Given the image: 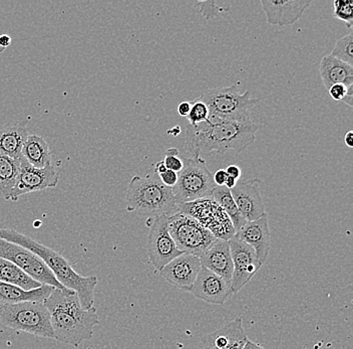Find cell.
Masks as SVG:
<instances>
[{
	"mask_svg": "<svg viewBox=\"0 0 353 349\" xmlns=\"http://www.w3.org/2000/svg\"><path fill=\"white\" fill-rule=\"evenodd\" d=\"M311 0L304 1H285V0H261L262 8L266 15L267 23L271 26H292L301 19L311 4Z\"/></svg>",
	"mask_w": 353,
	"mask_h": 349,
	"instance_id": "d6986e66",
	"label": "cell"
},
{
	"mask_svg": "<svg viewBox=\"0 0 353 349\" xmlns=\"http://www.w3.org/2000/svg\"><path fill=\"white\" fill-rule=\"evenodd\" d=\"M54 290V287L43 285L34 290L26 291L19 287L0 282V304H17L21 302H44Z\"/></svg>",
	"mask_w": 353,
	"mask_h": 349,
	"instance_id": "7402d4cb",
	"label": "cell"
},
{
	"mask_svg": "<svg viewBox=\"0 0 353 349\" xmlns=\"http://www.w3.org/2000/svg\"><path fill=\"white\" fill-rule=\"evenodd\" d=\"M201 266L230 282L233 275L230 246L228 240L217 238L215 243L200 257Z\"/></svg>",
	"mask_w": 353,
	"mask_h": 349,
	"instance_id": "ffe728a7",
	"label": "cell"
},
{
	"mask_svg": "<svg viewBox=\"0 0 353 349\" xmlns=\"http://www.w3.org/2000/svg\"><path fill=\"white\" fill-rule=\"evenodd\" d=\"M168 229L176 248L199 258L217 240L197 220L182 213L169 216Z\"/></svg>",
	"mask_w": 353,
	"mask_h": 349,
	"instance_id": "ba28073f",
	"label": "cell"
},
{
	"mask_svg": "<svg viewBox=\"0 0 353 349\" xmlns=\"http://www.w3.org/2000/svg\"><path fill=\"white\" fill-rule=\"evenodd\" d=\"M228 243L233 262L231 288L233 293H237L247 283L251 281L262 265L256 257L255 251L246 243L235 237V235L228 240Z\"/></svg>",
	"mask_w": 353,
	"mask_h": 349,
	"instance_id": "4fadbf2b",
	"label": "cell"
},
{
	"mask_svg": "<svg viewBox=\"0 0 353 349\" xmlns=\"http://www.w3.org/2000/svg\"><path fill=\"white\" fill-rule=\"evenodd\" d=\"M190 292L198 299L216 305H224L234 294L230 282L225 281L204 267H201L197 279Z\"/></svg>",
	"mask_w": 353,
	"mask_h": 349,
	"instance_id": "9a60e30c",
	"label": "cell"
},
{
	"mask_svg": "<svg viewBox=\"0 0 353 349\" xmlns=\"http://www.w3.org/2000/svg\"><path fill=\"white\" fill-rule=\"evenodd\" d=\"M334 17L345 23L348 28L353 24V1L352 0H335Z\"/></svg>",
	"mask_w": 353,
	"mask_h": 349,
	"instance_id": "f1b7e54d",
	"label": "cell"
},
{
	"mask_svg": "<svg viewBox=\"0 0 353 349\" xmlns=\"http://www.w3.org/2000/svg\"><path fill=\"white\" fill-rule=\"evenodd\" d=\"M43 304L50 314L54 339L79 346L94 337V326L99 324L98 312L96 308L83 309L74 290L54 288Z\"/></svg>",
	"mask_w": 353,
	"mask_h": 349,
	"instance_id": "7a4b0ae2",
	"label": "cell"
},
{
	"mask_svg": "<svg viewBox=\"0 0 353 349\" xmlns=\"http://www.w3.org/2000/svg\"><path fill=\"white\" fill-rule=\"evenodd\" d=\"M21 158L35 169L52 167V152L43 137L30 134L21 150Z\"/></svg>",
	"mask_w": 353,
	"mask_h": 349,
	"instance_id": "603a6c76",
	"label": "cell"
},
{
	"mask_svg": "<svg viewBox=\"0 0 353 349\" xmlns=\"http://www.w3.org/2000/svg\"><path fill=\"white\" fill-rule=\"evenodd\" d=\"M258 126L248 118L243 121H212L192 126L186 130L185 148L192 156L202 154L237 153L246 150L256 140Z\"/></svg>",
	"mask_w": 353,
	"mask_h": 349,
	"instance_id": "6da1fadb",
	"label": "cell"
},
{
	"mask_svg": "<svg viewBox=\"0 0 353 349\" xmlns=\"http://www.w3.org/2000/svg\"><path fill=\"white\" fill-rule=\"evenodd\" d=\"M125 202L128 211L149 218L178 213L173 189L163 185L156 173L143 178L134 176L128 187Z\"/></svg>",
	"mask_w": 353,
	"mask_h": 349,
	"instance_id": "277c9868",
	"label": "cell"
},
{
	"mask_svg": "<svg viewBox=\"0 0 353 349\" xmlns=\"http://www.w3.org/2000/svg\"><path fill=\"white\" fill-rule=\"evenodd\" d=\"M28 129L26 124L8 125L0 129V152L10 158L19 159L24 142L28 139Z\"/></svg>",
	"mask_w": 353,
	"mask_h": 349,
	"instance_id": "cb8c5ba5",
	"label": "cell"
},
{
	"mask_svg": "<svg viewBox=\"0 0 353 349\" xmlns=\"http://www.w3.org/2000/svg\"><path fill=\"white\" fill-rule=\"evenodd\" d=\"M165 170H167V167H165L164 161H159V162L157 163L156 167H154V173H156L157 176L163 173Z\"/></svg>",
	"mask_w": 353,
	"mask_h": 349,
	"instance_id": "ab89813d",
	"label": "cell"
},
{
	"mask_svg": "<svg viewBox=\"0 0 353 349\" xmlns=\"http://www.w3.org/2000/svg\"><path fill=\"white\" fill-rule=\"evenodd\" d=\"M342 103L345 104V105L350 106V107H352L353 106V85L347 87V92H346L345 97H344L343 100L341 101Z\"/></svg>",
	"mask_w": 353,
	"mask_h": 349,
	"instance_id": "74e56055",
	"label": "cell"
},
{
	"mask_svg": "<svg viewBox=\"0 0 353 349\" xmlns=\"http://www.w3.org/2000/svg\"><path fill=\"white\" fill-rule=\"evenodd\" d=\"M21 170V158H12L0 152V194L10 200V194Z\"/></svg>",
	"mask_w": 353,
	"mask_h": 349,
	"instance_id": "484cf974",
	"label": "cell"
},
{
	"mask_svg": "<svg viewBox=\"0 0 353 349\" xmlns=\"http://www.w3.org/2000/svg\"><path fill=\"white\" fill-rule=\"evenodd\" d=\"M328 91V94L331 98L334 101L341 102L345 97L346 92H347V87L342 85V84H335V85L331 86Z\"/></svg>",
	"mask_w": 353,
	"mask_h": 349,
	"instance_id": "d6a6232c",
	"label": "cell"
},
{
	"mask_svg": "<svg viewBox=\"0 0 353 349\" xmlns=\"http://www.w3.org/2000/svg\"><path fill=\"white\" fill-rule=\"evenodd\" d=\"M0 258L17 265L35 281L57 289H66L57 281L52 272L39 256L19 245L0 238Z\"/></svg>",
	"mask_w": 353,
	"mask_h": 349,
	"instance_id": "30bf717a",
	"label": "cell"
},
{
	"mask_svg": "<svg viewBox=\"0 0 353 349\" xmlns=\"http://www.w3.org/2000/svg\"><path fill=\"white\" fill-rule=\"evenodd\" d=\"M190 125L195 126L200 123L206 122L209 119V110L204 102L197 99L192 102L191 111L187 116Z\"/></svg>",
	"mask_w": 353,
	"mask_h": 349,
	"instance_id": "f546056e",
	"label": "cell"
},
{
	"mask_svg": "<svg viewBox=\"0 0 353 349\" xmlns=\"http://www.w3.org/2000/svg\"><path fill=\"white\" fill-rule=\"evenodd\" d=\"M158 178L165 187L173 189L178 181V173L173 170L167 169L163 173L159 174Z\"/></svg>",
	"mask_w": 353,
	"mask_h": 349,
	"instance_id": "1f68e13d",
	"label": "cell"
},
{
	"mask_svg": "<svg viewBox=\"0 0 353 349\" xmlns=\"http://www.w3.org/2000/svg\"><path fill=\"white\" fill-rule=\"evenodd\" d=\"M215 187L213 174L205 159L192 156L183 159V169L179 172L178 181L172 189L176 205H182L210 198Z\"/></svg>",
	"mask_w": 353,
	"mask_h": 349,
	"instance_id": "52a82bcc",
	"label": "cell"
},
{
	"mask_svg": "<svg viewBox=\"0 0 353 349\" xmlns=\"http://www.w3.org/2000/svg\"><path fill=\"white\" fill-rule=\"evenodd\" d=\"M211 198L222 207L223 211L230 218L235 232L239 231L243 225L246 224V220L243 218L241 213L238 209L237 205L234 202L230 189L225 187H216L212 191Z\"/></svg>",
	"mask_w": 353,
	"mask_h": 349,
	"instance_id": "4316f807",
	"label": "cell"
},
{
	"mask_svg": "<svg viewBox=\"0 0 353 349\" xmlns=\"http://www.w3.org/2000/svg\"><path fill=\"white\" fill-rule=\"evenodd\" d=\"M209 110V121H243L251 118L249 110L259 102L250 91L240 94L237 85L213 88L200 97Z\"/></svg>",
	"mask_w": 353,
	"mask_h": 349,
	"instance_id": "5b68a950",
	"label": "cell"
},
{
	"mask_svg": "<svg viewBox=\"0 0 353 349\" xmlns=\"http://www.w3.org/2000/svg\"><path fill=\"white\" fill-rule=\"evenodd\" d=\"M353 34L350 32L345 37H341L335 43L334 48L331 52V56L335 59L347 64V65L353 66Z\"/></svg>",
	"mask_w": 353,
	"mask_h": 349,
	"instance_id": "83f0119b",
	"label": "cell"
},
{
	"mask_svg": "<svg viewBox=\"0 0 353 349\" xmlns=\"http://www.w3.org/2000/svg\"><path fill=\"white\" fill-rule=\"evenodd\" d=\"M0 282L19 287L26 291L34 290L43 286V284L35 281L28 274L24 273L17 265L1 258H0Z\"/></svg>",
	"mask_w": 353,
	"mask_h": 349,
	"instance_id": "d4e9b609",
	"label": "cell"
},
{
	"mask_svg": "<svg viewBox=\"0 0 353 349\" xmlns=\"http://www.w3.org/2000/svg\"><path fill=\"white\" fill-rule=\"evenodd\" d=\"M260 183L259 178L241 180L237 181L230 191L234 202L246 222H252L266 214Z\"/></svg>",
	"mask_w": 353,
	"mask_h": 349,
	"instance_id": "5bb4252c",
	"label": "cell"
},
{
	"mask_svg": "<svg viewBox=\"0 0 353 349\" xmlns=\"http://www.w3.org/2000/svg\"><path fill=\"white\" fill-rule=\"evenodd\" d=\"M248 337L242 326V318H236L218 330L203 337L199 344L202 349H244Z\"/></svg>",
	"mask_w": 353,
	"mask_h": 349,
	"instance_id": "ac0fdd59",
	"label": "cell"
},
{
	"mask_svg": "<svg viewBox=\"0 0 353 349\" xmlns=\"http://www.w3.org/2000/svg\"><path fill=\"white\" fill-rule=\"evenodd\" d=\"M59 183V172L54 165L46 169H35L21 158V170L10 194V200L17 202L21 196L55 187Z\"/></svg>",
	"mask_w": 353,
	"mask_h": 349,
	"instance_id": "7c38bea8",
	"label": "cell"
},
{
	"mask_svg": "<svg viewBox=\"0 0 353 349\" xmlns=\"http://www.w3.org/2000/svg\"><path fill=\"white\" fill-rule=\"evenodd\" d=\"M319 72L322 82L327 90L335 84H342L346 87L353 85L352 66L335 59L331 55L322 57Z\"/></svg>",
	"mask_w": 353,
	"mask_h": 349,
	"instance_id": "44dd1931",
	"label": "cell"
},
{
	"mask_svg": "<svg viewBox=\"0 0 353 349\" xmlns=\"http://www.w3.org/2000/svg\"><path fill=\"white\" fill-rule=\"evenodd\" d=\"M11 41H12V39H11V37L10 35H0V45L3 46V48H8V46H10Z\"/></svg>",
	"mask_w": 353,
	"mask_h": 349,
	"instance_id": "f35d334b",
	"label": "cell"
},
{
	"mask_svg": "<svg viewBox=\"0 0 353 349\" xmlns=\"http://www.w3.org/2000/svg\"><path fill=\"white\" fill-rule=\"evenodd\" d=\"M169 216L167 214L150 218L149 237H148V255L157 270L161 271L171 261L182 255V252L176 248L168 229Z\"/></svg>",
	"mask_w": 353,
	"mask_h": 349,
	"instance_id": "8fae6325",
	"label": "cell"
},
{
	"mask_svg": "<svg viewBox=\"0 0 353 349\" xmlns=\"http://www.w3.org/2000/svg\"><path fill=\"white\" fill-rule=\"evenodd\" d=\"M168 133L173 134L174 136L179 135V134L181 133V128L179 127L178 126V127L173 128V129L170 130V131H168Z\"/></svg>",
	"mask_w": 353,
	"mask_h": 349,
	"instance_id": "f6af8a7d",
	"label": "cell"
},
{
	"mask_svg": "<svg viewBox=\"0 0 353 349\" xmlns=\"http://www.w3.org/2000/svg\"><path fill=\"white\" fill-rule=\"evenodd\" d=\"M244 349H265L262 348V346H258V344L254 343V342L248 340L247 341L246 346H245Z\"/></svg>",
	"mask_w": 353,
	"mask_h": 349,
	"instance_id": "7bdbcfd3",
	"label": "cell"
},
{
	"mask_svg": "<svg viewBox=\"0 0 353 349\" xmlns=\"http://www.w3.org/2000/svg\"><path fill=\"white\" fill-rule=\"evenodd\" d=\"M0 322L13 330L54 339L50 314L43 302L0 304Z\"/></svg>",
	"mask_w": 353,
	"mask_h": 349,
	"instance_id": "8992f818",
	"label": "cell"
},
{
	"mask_svg": "<svg viewBox=\"0 0 353 349\" xmlns=\"http://www.w3.org/2000/svg\"><path fill=\"white\" fill-rule=\"evenodd\" d=\"M200 12L207 21L217 17L221 12H228L229 8H220L215 1H201L198 2Z\"/></svg>",
	"mask_w": 353,
	"mask_h": 349,
	"instance_id": "4dcf8cb0",
	"label": "cell"
},
{
	"mask_svg": "<svg viewBox=\"0 0 353 349\" xmlns=\"http://www.w3.org/2000/svg\"><path fill=\"white\" fill-rule=\"evenodd\" d=\"M200 258L188 254L176 257L165 265L161 270V275L165 281L185 291H191L201 270Z\"/></svg>",
	"mask_w": 353,
	"mask_h": 349,
	"instance_id": "2e32d148",
	"label": "cell"
},
{
	"mask_svg": "<svg viewBox=\"0 0 353 349\" xmlns=\"http://www.w3.org/2000/svg\"><path fill=\"white\" fill-rule=\"evenodd\" d=\"M227 173L225 169H219L213 174V180L216 187H224L227 180Z\"/></svg>",
	"mask_w": 353,
	"mask_h": 349,
	"instance_id": "e575fe53",
	"label": "cell"
},
{
	"mask_svg": "<svg viewBox=\"0 0 353 349\" xmlns=\"http://www.w3.org/2000/svg\"><path fill=\"white\" fill-rule=\"evenodd\" d=\"M344 143L346 147L352 148L353 147V132L348 131L347 133L344 135Z\"/></svg>",
	"mask_w": 353,
	"mask_h": 349,
	"instance_id": "60d3db41",
	"label": "cell"
},
{
	"mask_svg": "<svg viewBox=\"0 0 353 349\" xmlns=\"http://www.w3.org/2000/svg\"><path fill=\"white\" fill-rule=\"evenodd\" d=\"M236 183H237V180H234L233 178H231V176H227L226 182H225V187H227L228 189H233L234 187H235Z\"/></svg>",
	"mask_w": 353,
	"mask_h": 349,
	"instance_id": "b9f144b4",
	"label": "cell"
},
{
	"mask_svg": "<svg viewBox=\"0 0 353 349\" xmlns=\"http://www.w3.org/2000/svg\"><path fill=\"white\" fill-rule=\"evenodd\" d=\"M0 238L19 245L30 249L46 263L50 271L66 289L74 290L79 296V302L85 310L94 308V289L98 285V278L94 276L83 277L77 274L68 260L54 249L44 246L15 229H0Z\"/></svg>",
	"mask_w": 353,
	"mask_h": 349,
	"instance_id": "3957f363",
	"label": "cell"
},
{
	"mask_svg": "<svg viewBox=\"0 0 353 349\" xmlns=\"http://www.w3.org/2000/svg\"><path fill=\"white\" fill-rule=\"evenodd\" d=\"M178 213L188 214L197 220L214 237L229 240L235 235L230 218L213 198H202L195 202L178 205Z\"/></svg>",
	"mask_w": 353,
	"mask_h": 349,
	"instance_id": "9c48e42d",
	"label": "cell"
},
{
	"mask_svg": "<svg viewBox=\"0 0 353 349\" xmlns=\"http://www.w3.org/2000/svg\"><path fill=\"white\" fill-rule=\"evenodd\" d=\"M179 150L176 148H169L165 151V156H178Z\"/></svg>",
	"mask_w": 353,
	"mask_h": 349,
	"instance_id": "ee69618b",
	"label": "cell"
},
{
	"mask_svg": "<svg viewBox=\"0 0 353 349\" xmlns=\"http://www.w3.org/2000/svg\"><path fill=\"white\" fill-rule=\"evenodd\" d=\"M192 108V102H181L178 105V108H176V111H178V114L182 117H187L189 115L190 111H191Z\"/></svg>",
	"mask_w": 353,
	"mask_h": 349,
	"instance_id": "d590c367",
	"label": "cell"
},
{
	"mask_svg": "<svg viewBox=\"0 0 353 349\" xmlns=\"http://www.w3.org/2000/svg\"><path fill=\"white\" fill-rule=\"evenodd\" d=\"M4 50H6V48H3V46L0 45V54H1V53H3Z\"/></svg>",
	"mask_w": 353,
	"mask_h": 349,
	"instance_id": "bcb514c9",
	"label": "cell"
},
{
	"mask_svg": "<svg viewBox=\"0 0 353 349\" xmlns=\"http://www.w3.org/2000/svg\"><path fill=\"white\" fill-rule=\"evenodd\" d=\"M225 171H226L227 176H231L234 180L238 181L241 178L242 170L240 169V167H238L237 165H230V167L225 169Z\"/></svg>",
	"mask_w": 353,
	"mask_h": 349,
	"instance_id": "8d00e7d4",
	"label": "cell"
},
{
	"mask_svg": "<svg viewBox=\"0 0 353 349\" xmlns=\"http://www.w3.org/2000/svg\"><path fill=\"white\" fill-rule=\"evenodd\" d=\"M199 349H202V348H199Z\"/></svg>",
	"mask_w": 353,
	"mask_h": 349,
	"instance_id": "7dc6e473",
	"label": "cell"
},
{
	"mask_svg": "<svg viewBox=\"0 0 353 349\" xmlns=\"http://www.w3.org/2000/svg\"><path fill=\"white\" fill-rule=\"evenodd\" d=\"M164 163L167 169L173 170V171L179 172L183 169V159L179 158L178 156H165Z\"/></svg>",
	"mask_w": 353,
	"mask_h": 349,
	"instance_id": "836d02e7",
	"label": "cell"
},
{
	"mask_svg": "<svg viewBox=\"0 0 353 349\" xmlns=\"http://www.w3.org/2000/svg\"><path fill=\"white\" fill-rule=\"evenodd\" d=\"M235 237L249 245L255 251L260 264H264L271 246V234L267 214L252 222H247L239 231L236 232Z\"/></svg>",
	"mask_w": 353,
	"mask_h": 349,
	"instance_id": "e0dca14e",
	"label": "cell"
}]
</instances>
